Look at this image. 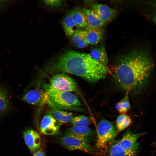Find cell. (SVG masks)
<instances>
[{"instance_id": "obj_1", "label": "cell", "mask_w": 156, "mask_h": 156, "mask_svg": "<svg viewBox=\"0 0 156 156\" xmlns=\"http://www.w3.org/2000/svg\"><path fill=\"white\" fill-rule=\"evenodd\" d=\"M154 66L148 51L136 49L120 56L112 67V73L121 88L128 93L137 92L146 85Z\"/></svg>"}, {"instance_id": "obj_2", "label": "cell", "mask_w": 156, "mask_h": 156, "mask_svg": "<svg viewBox=\"0 0 156 156\" xmlns=\"http://www.w3.org/2000/svg\"><path fill=\"white\" fill-rule=\"evenodd\" d=\"M51 69L80 77L90 83L104 79L109 72L107 67L93 60L89 54L73 51L61 55Z\"/></svg>"}, {"instance_id": "obj_3", "label": "cell", "mask_w": 156, "mask_h": 156, "mask_svg": "<svg viewBox=\"0 0 156 156\" xmlns=\"http://www.w3.org/2000/svg\"><path fill=\"white\" fill-rule=\"evenodd\" d=\"M44 90L49 95L51 100L60 109L83 111L78 107L82 105L77 96L71 92L59 90L52 87L49 84L44 83Z\"/></svg>"}, {"instance_id": "obj_4", "label": "cell", "mask_w": 156, "mask_h": 156, "mask_svg": "<svg viewBox=\"0 0 156 156\" xmlns=\"http://www.w3.org/2000/svg\"><path fill=\"white\" fill-rule=\"evenodd\" d=\"M96 146L99 148L106 147L107 144L115 136L116 131L112 123L103 119L98 123L97 128Z\"/></svg>"}, {"instance_id": "obj_5", "label": "cell", "mask_w": 156, "mask_h": 156, "mask_svg": "<svg viewBox=\"0 0 156 156\" xmlns=\"http://www.w3.org/2000/svg\"><path fill=\"white\" fill-rule=\"evenodd\" d=\"M53 88L60 91L77 92L78 86L70 77L62 73L53 75L49 79V84Z\"/></svg>"}, {"instance_id": "obj_6", "label": "cell", "mask_w": 156, "mask_h": 156, "mask_svg": "<svg viewBox=\"0 0 156 156\" xmlns=\"http://www.w3.org/2000/svg\"><path fill=\"white\" fill-rule=\"evenodd\" d=\"M22 99L29 104L37 106L47 104L51 107L53 104L49 95L45 90H31L23 96Z\"/></svg>"}, {"instance_id": "obj_7", "label": "cell", "mask_w": 156, "mask_h": 156, "mask_svg": "<svg viewBox=\"0 0 156 156\" xmlns=\"http://www.w3.org/2000/svg\"><path fill=\"white\" fill-rule=\"evenodd\" d=\"M61 144L70 151L79 150L93 153L94 150L89 144L66 133L60 138Z\"/></svg>"}, {"instance_id": "obj_8", "label": "cell", "mask_w": 156, "mask_h": 156, "mask_svg": "<svg viewBox=\"0 0 156 156\" xmlns=\"http://www.w3.org/2000/svg\"><path fill=\"white\" fill-rule=\"evenodd\" d=\"M143 134L142 133H133L128 129L123 134L122 138L117 140V142L125 150L137 153L139 146L137 140Z\"/></svg>"}, {"instance_id": "obj_9", "label": "cell", "mask_w": 156, "mask_h": 156, "mask_svg": "<svg viewBox=\"0 0 156 156\" xmlns=\"http://www.w3.org/2000/svg\"><path fill=\"white\" fill-rule=\"evenodd\" d=\"M60 125L50 114L47 113L43 118L40 124V130L43 134L55 135L60 131Z\"/></svg>"}, {"instance_id": "obj_10", "label": "cell", "mask_w": 156, "mask_h": 156, "mask_svg": "<svg viewBox=\"0 0 156 156\" xmlns=\"http://www.w3.org/2000/svg\"><path fill=\"white\" fill-rule=\"evenodd\" d=\"M91 7L105 23L113 19L117 14L116 10L105 4L92 3Z\"/></svg>"}, {"instance_id": "obj_11", "label": "cell", "mask_w": 156, "mask_h": 156, "mask_svg": "<svg viewBox=\"0 0 156 156\" xmlns=\"http://www.w3.org/2000/svg\"><path fill=\"white\" fill-rule=\"evenodd\" d=\"M100 28L83 30L79 29L78 31L81 37L88 44L96 45L101 40L103 31Z\"/></svg>"}, {"instance_id": "obj_12", "label": "cell", "mask_w": 156, "mask_h": 156, "mask_svg": "<svg viewBox=\"0 0 156 156\" xmlns=\"http://www.w3.org/2000/svg\"><path fill=\"white\" fill-rule=\"evenodd\" d=\"M23 137L26 145L31 152H35L39 148L40 138L35 131L32 129H27L24 132Z\"/></svg>"}, {"instance_id": "obj_13", "label": "cell", "mask_w": 156, "mask_h": 156, "mask_svg": "<svg viewBox=\"0 0 156 156\" xmlns=\"http://www.w3.org/2000/svg\"><path fill=\"white\" fill-rule=\"evenodd\" d=\"M66 133L82 140L90 142L94 135L93 130L87 127L73 126L68 129Z\"/></svg>"}, {"instance_id": "obj_14", "label": "cell", "mask_w": 156, "mask_h": 156, "mask_svg": "<svg viewBox=\"0 0 156 156\" xmlns=\"http://www.w3.org/2000/svg\"><path fill=\"white\" fill-rule=\"evenodd\" d=\"M12 107L8 90L4 86L0 85V117L8 113Z\"/></svg>"}, {"instance_id": "obj_15", "label": "cell", "mask_w": 156, "mask_h": 156, "mask_svg": "<svg viewBox=\"0 0 156 156\" xmlns=\"http://www.w3.org/2000/svg\"><path fill=\"white\" fill-rule=\"evenodd\" d=\"M94 60L107 67L108 58L104 44L101 43L96 47H93L89 54Z\"/></svg>"}, {"instance_id": "obj_16", "label": "cell", "mask_w": 156, "mask_h": 156, "mask_svg": "<svg viewBox=\"0 0 156 156\" xmlns=\"http://www.w3.org/2000/svg\"><path fill=\"white\" fill-rule=\"evenodd\" d=\"M82 11L86 14L87 21V25L86 29L100 28L105 23L100 18L93 10L83 8Z\"/></svg>"}, {"instance_id": "obj_17", "label": "cell", "mask_w": 156, "mask_h": 156, "mask_svg": "<svg viewBox=\"0 0 156 156\" xmlns=\"http://www.w3.org/2000/svg\"><path fill=\"white\" fill-rule=\"evenodd\" d=\"M49 112L48 113L51 114L60 125L70 121L74 117L71 112L56 108H52Z\"/></svg>"}, {"instance_id": "obj_18", "label": "cell", "mask_w": 156, "mask_h": 156, "mask_svg": "<svg viewBox=\"0 0 156 156\" xmlns=\"http://www.w3.org/2000/svg\"><path fill=\"white\" fill-rule=\"evenodd\" d=\"M136 153L125 150L118 144L117 140H114L110 144L109 156H135Z\"/></svg>"}, {"instance_id": "obj_19", "label": "cell", "mask_w": 156, "mask_h": 156, "mask_svg": "<svg viewBox=\"0 0 156 156\" xmlns=\"http://www.w3.org/2000/svg\"><path fill=\"white\" fill-rule=\"evenodd\" d=\"M62 23L64 32L68 37H70L79 30L69 14L66 15L64 18Z\"/></svg>"}, {"instance_id": "obj_20", "label": "cell", "mask_w": 156, "mask_h": 156, "mask_svg": "<svg viewBox=\"0 0 156 156\" xmlns=\"http://www.w3.org/2000/svg\"><path fill=\"white\" fill-rule=\"evenodd\" d=\"M69 14L79 28L86 27L87 25V18L83 11L73 10L71 11Z\"/></svg>"}, {"instance_id": "obj_21", "label": "cell", "mask_w": 156, "mask_h": 156, "mask_svg": "<svg viewBox=\"0 0 156 156\" xmlns=\"http://www.w3.org/2000/svg\"><path fill=\"white\" fill-rule=\"evenodd\" d=\"M132 122V119L128 115L126 114L120 115L116 120V134L129 126Z\"/></svg>"}, {"instance_id": "obj_22", "label": "cell", "mask_w": 156, "mask_h": 156, "mask_svg": "<svg viewBox=\"0 0 156 156\" xmlns=\"http://www.w3.org/2000/svg\"><path fill=\"white\" fill-rule=\"evenodd\" d=\"M144 3L146 8V16L156 25V0H148Z\"/></svg>"}, {"instance_id": "obj_23", "label": "cell", "mask_w": 156, "mask_h": 156, "mask_svg": "<svg viewBox=\"0 0 156 156\" xmlns=\"http://www.w3.org/2000/svg\"><path fill=\"white\" fill-rule=\"evenodd\" d=\"M71 124L75 126L87 127L91 122V120L88 117L84 115L74 116L70 121Z\"/></svg>"}, {"instance_id": "obj_24", "label": "cell", "mask_w": 156, "mask_h": 156, "mask_svg": "<svg viewBox=\"0 0 156 156\" xmlns=\"http://www.w3.org/2000/svg\"><path fill=\"white\" fill-rule=\"evenodd\" d=\"M78 30L70 37L71 40L73 43L77 47L83 48L86 47L88 44L81 37L78 33Z\"/></svg>"}, {"instance_id": "obj_25", "label": "cell", "mask_w": 156, "mask_h": 156, "mask_svg": "<svg viewBox=\"0 0 156 156\" xmlns=\"http://www.w3.org/2000/svg\"><path fill=\"white\" fill-rule=\"evenodd\" d=\"M120 102L123 108L126 113L129 110L131 107L128 92H126L125 96L120 101Z\"/></svg>"}, {"instance_id": "obj_26", "label": "cell", "mask_w": 156, "mask_h": 156, "mask_svg": "<svg viewBox=\"0 0 156 156\" xmlns=\"http://www.w3.org/2000/svg\"><path fill=\"white\" fill-rule=\"evenodd\" d=\"M62 1L61 0H46L43 1L44 3L51 6H58L60 5Z\"/></svg>"}, {"instance_id": "obj_27", "label": "cell", "mask_w": 156, "mask_h": 156, "mask_svg": "<svg viewBox=\"0 0 156 156\" xmlns=\"http://www.w3.org/2000/svg\"><path fill=\"white\" fill-rule=\"evenodd\" d=\"M33 156H46L44 153L42 151H39L34 153Z\"/></svg>"}, {"instance_id": "obj_28", "label": "cell", "mask_w": 156, "mask_h": 156, "mask_svg": "<svg viewBox=\"0 0 156 156\" xmlns=\"http://www.w3.org/2000/svg\"><path fill=\"white\" fill-rule=\"evenodd\" d=\"M4 1H0V6L4 3L3 2Z\"/></svg>"}]
</instances>
